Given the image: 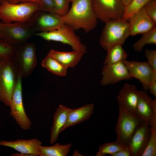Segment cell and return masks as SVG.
I'll use <instances>...</instances> for the list:
<instances>
[{
	"instance_id": "obj_22",
	"label": "cell",
	"mask_w": 156,
	"mask_h": 156,
	"mask_svg": "<svg viewBox=\"0 0 156 156\" xmlns=\"http://www.w3.org/2000/svg\"><path fill=\"white\" fill-rule=\"evenodd\" d=\"M107 53L103 62L104 65L114 64L126 60L127 54L122 47V45H114L107 51Z\"/></svg>"
},
{
	"instance_id": "obj_18",
	"label": "cell",
	"mask_w": 156,
	"mask_h": 156,
	"mask_svg": "<svg viewBox=\"0 0 156 156\" xmlns=\"http://www.w3.org/2000/svg\"><path fill=\"white\" fill-rule=\"evenodd\" d=\"M139 91L134 85L125 84L117 96L119 106L136 114Z\"/></svg>"
},
{
	"instance_id": "obj_34",
	"label": "cell",
	"mask_w": 156,
	"mask_h": 156,
	"mask_svg": "<svg viewBox=\"0 0 156 156\" xmlns=\"http://www.w3.org/2000/svg\"><path fill=\"white\" fill-rule=\"evenodd\" d=\"M149 93L156 98V70H153L148 85Z\"/></svg>"
},
{
	"instance_id": "obj_11",
	"label": "cell",
	"mask_w": 156,
	"mask_h": 156,
	"mask_svg": "<svg viewBox=\"0 0 156 156\" xmlns=\"http://www.w3.org/2000/svg\"><path fill=\"white\" fill-rule=\"evenodd\" d=\"M22 79L19 75L10 106V114L22 129L27 130L30 129L32 123L23 105Z\"/></svg>"
},
{
	"instance_id": "obj_7",
	"label": "cell",
	"mask_w": 156,
	"mask_h": 156,
	"mask_svg": "<svg viewBox=\"0 0 156 156\" xmlns=\"http://www.w3.org/2000/svg\"><path fill=\"white\" fill-rule=\"evenodd\" d=\"M16 47L14 60L19 74L25 78L31 74L37 64L36 47L33 42H27Z\"/></svg>"
},
{
	"instance_id": "obj_37",
	"label": "cell",
	"mask_w": 156,
	"mask_h": 156,
	"mask_svg": "<svg viewBox=\"0 0 156 156\" xmlns=\"http://www.w3.org/2000/svg\"><path fill=\"white\" fill-rule=\"evenodd\" d=\"M121 1L125 8L130 4L133 0H121Z\"/></svg>"
},
{
	"instance_id": "obj_32",
	"label": "cell",
	"mask_w": 156,
	"mask_h": 156,
	"mask_svg": "<svg viewBox=\"0 0 156 156\" xmlns=\"http://www.w3.org/2000/svg\"><path fill=\"white\" fill-rule=\"evenodd\" d=\"M144 51L147 63L153 70H156V50L147 49Z\"/></svg>"
},
{
	"instance_id": "obj_15",
	"label": "cell",
	"mask_w": 156,
	"mask_h": 156,
	"mask_svg": "<svg viewBox=\"0 0 156 156\" xmlns=\"http://www.w3.org/2000/svg\"><path fill=\"white\" fill-rule=\"evenodd\" d=\"M131 77L140 81L143 90H148V85L153 70L147 62L129 61L126 60L122 61Z\"/></svg>"
},
{
	"instance_id": "obj_17",
	"label": "cell",
	"mask_w": 156,
	"mask_h": 156,
	"mask_svg": "<svg viewBox=\"0 0 156 156\" xmlns=\"http://www.w3.org/2000/svg\"><path fill=\"white\" fill-rule=\"evenodd\" d=\"M42 142L38 139L33 138L28 140L18 139L15 141H0V146L12 148L19 152L39 156L40 147Z\"/></svg>"
},
{
	"instance_id": "obj_40",
	"label": "cell",
	"mask_w": 156,
	"mask_h": 156,
	"mask_svg": "<svg viewBox=\"0 0 156 156\" xmlns=\"http://www.w3.org/2000/svg\"><path fill=\"white\" fill-rule=\"evenodd\" d=\"M77 150H75L73 153V156H82Z\"/></svg>"
},
{
	"instance_id": "obj_4",
	"label": "cell",
	"mask_w": 156,
	"mask_h": 156,
	"mask_svg": "<svg viewBox=\"0 0 156 156\" xmlns=\"http://www.w3.org/2000/svg\"><path fill=\"white\" fill-rule=\"evenodd\" d=\"M105 23L99 42L106 51L115 45H122L130 35V26L127 21L114 20Z\"/></svg>"
},
{
	"instance_id": "obj_28",
	"label": "cell",
	"mask_w": 156,
	"mask_h": 156,
	"mask_svg": "<svg viewBox=\"0 0 156 156\" xmlns=\"http://www.w3.org/2000/svg\"><path fill=\"white\" fill-rule=\"evenodd\" d=\"M150 0H133L128 6L125 8L122 20L127 21L134 13L142 8Z\"/></svg>"
},
{
	"instance_id": "obj_3",
	"label": "cell",
	"mask_w": 156,
	"mask_h": 156,
	"mask_svg": "<svg viewBox=\"0 0 156 156\" xmlns=\"http://www.w3.org/2000/svg\"><path fill=\"white\" fill-rule=\"evenodd\" d=\"M39 8V4L36 2L13 4L7 0H0V20L5 23L15 22L26 23Z\"/></svg>"
},
{
	"instance_id": "obj_27",
	"label": "cell",
	"mask_w": 156,
	"mask_h": 156,
	"mask_svg": "<svg viewBox=\"0 0 156 156\" xmlns=\"http://www.w3.org/2000/svg\"><path fill=\"white\" fill-rule=\"evenodd\" d=\"M124 147L116 141L105 143L99 147V151L95 156H105L107 154L111 155Z\"/></svg>"
},
{
	"instance_id": "obj_19",
	"label": "cell",
	"mask_w": 156,
	"mask_h": 156,
	"mask_svg": "<svg viewBox=\"0 0 156 156\" xmlns=\"http://www.w3.org/2000/svg\"><path fill=\"white\" fill-rule=\"evenodd\" d=\"M71 108L62 105L57 108L54 114L52 125L51 129L50 143L52 144L57 140L59 135L67 121Z\"/></svg>"
},
{
	"instance_id": "obj_9",
	"label": "cell",
	"mask_w": 156,
	"mask_h": 156,
	"mask_svg": "<svg viewBox=\"0 0 156 156\" xmlns=\"http://www.w3.org/2000/svg\"><path fill=\"white\" fill-rule=\"evenodd\" d=\"M2 31V39L15 47L27 42L35 33L27 23L18 22L3 23Z\"/></svg>"
},
{
	"instance_id": "obj_6",
	"label": "cell",
	"mask_w": 156,
	"mask_h": 156,
	"mask_svg": "<svg viewBox=\"0 0 156 156\" xmlns=\"http://www.w3.org/2000/svg\"><path fill=\"white\" fill-rule=\"evenodd\" d=\"M71 27L64 23L57 29L48 32H41L35 33L48 41H53L68 44L73 51L83 55L87 52V47L82 43L80 38L75 33Z\"/></svg>"
},
{
	"instance_id": "obj_13",
	"label": "cell",
	"mask_w": 156,
	"mask_h": 156,
	"mask_svg": "<svg viewBox=\"0 0 156 156\" xmlns=\"http://www.w3.org/2000/svg\"><path fill=\"white\" fill-rule=\"evenodd\" d=\"M151 134L148 122L144 121L135 131L128 146L132 156H142L147 146Z\"/></svg>"
},
{
	"instance_id": "obj_38",
	"label": "cell",
	"mask_w": 156,
	"mask_h": 156,
	"mask_svg": "<svg viewBox=\"0 0 156 156\" xmlns=\"http://www.w3.org/2000/svg\"><path fill=\"white\" fill-rule=\"evenodd\" d=\"M12 156H32L31 155L21 153H14L11 155Z\"/></svg>"
},
{
	"instance_id": "obj_35",
	"label": "cell",
	"mask_w": 156,
	"mask_h": 156,
	"mask_svg": "<svg viewBox=\"0 0 156 156\" xmlns=\"http://www.w3.org/2000/svg\"><path fill=\"white\" fill-rule=\"evenodd\" d=\"M111 155L112 156H132V154L129 146H128L123 148Z\"/></svg>"
},
{
	"instance_id": "obj_12",
	"label": "cell",
	"mask_w": 156,
	"mask_h": 156,
	"mask_svg": "<svg viewBox=\"0 0 156 156\" xmlns=\"http://www.w3.org/2000/svg\"><path fill=\"white\" fill-rule=\"evenodd\" d=\"M101 74L100 83L103 86L116 83L123 80H131L128 70L122 62L117 63L104 65Z\"/></svg>"
},
{
	"instance_id": "obj_8",
	"label": "cell",
	"mask_w": 156,
	"mask_h": 156,
	"mask_svg": "<svg viewBox=\"0 0 156 156\" xmlns=\"http://www.w3.org/2000/svg\"><path fill=\"white\" fill-rule=\"evenodd\" d=\"M91 3L96 18L101 22L122 20L125 7L121 0H91Z\"/></svg>"
},
{
	"instance_id": "obj_5",
	"label": "cell",
	"mask_w": 156,
	"mask_h": 156,
	"mask_svg": "<svg viewBox=\"0 0 156 156\" xmlns=\"http://www.w3.org/2000/svg\"><path fill=\"white\" fill-rule=\"evenodd\" d=\"M144 121L136 114L119 106V116L115 129L116 141L124 147L129 146L133 134Z\"/></svg>"
},
{
	"instance_id": "obj_23",
	"label": "cell",
	"mask_w": 156,
	"mask_h": 156,
	"mask_svg": "<svg viewBox=\"0 0 156 156\" xmlns=\"http://www.w3.org/2000/svg\"><path fill=\"white\" fill-rule=\"evenodd\" d=\"M71 143L61 145L57 143L53 146L40 147L39 156H66L70 152Z\"/></svg>"
},
{
	"instance_id": "obj_20",
	"label": "cell",
	"mask_w": 156,
	"mask_h": 156,
	"mask_svg": "<svg viewBox=\"0 0 156 156\" xmlns=\"http://www.w3.org/2000/svg\"><path fill=\"white\" fill-rule=\"evenodd\" d=\"M94 108V104H86L78 108L70 110L67 121L62 131L70 126H73L88 120L92 114Z\"/></svg>"
},
{
	"instance_id": "obj_29",
	"label": "cell",
	"mask_w": 156,
	"mask_h": 156,
	"mask_svg": "<svg viewBox=\"0 0 156 156\" xmlns=\"http://www.w3.org/2000/svg\"><path fill=\"white\" fill-rule=\"evenodd\" d=\"M54 6L53 13L65 16L69 10V4L72 0H52Z\"/></svg>"
},
{
	"instance_id": "obj_31",
	"label": "cell",
	"mask_w": 156,
	"mask_h": 156,
	"mask_svg": "<svg viewBox=\"0 0 156 156\" xmlns=\"http://www.w3.org/2000/svg\"><path fill=\"white\" fill-rule=\"evenodd\" d=\"M143 7L148 15L156 24V0H150Z\"/></svg>"
},
{
	"instance_id": "obj_30",
	"label": "cell",
	"mask_w": 156,
	"mask_h": 156,
	"mask_svg": "<svg viewBox=\"0 0 156 156\" xmlns=\"http://www.w3.org/2000/svg\"><path fill=\"white\" fill-rule=\"evenodd\" d=\"M16 47L0 39V57L12 58L15 51Z\"/></svg>"
},
{
	"instance_id": "obj_36",
	"label": "cell",
	"mask_w": 156,
	"mask_h": 156,
	"mask_svg": "<svg viewBox=\"0 0 156 156\" xmlns=\"http://www.w3.org/2000/svg\"><path fill=\"white\" fill-rule=\"evenodd\" d=\"M7 1L9 3L13 4H19L28 2H34L39 3V0H7Z\"/></svg>"
},
{
	"instance_id": "obj_39",
	"label": "cell",
	"mask_w": 156,
	"mask_h": 156,
	"mask_svg": "<svg viewBox=\"0 0 156 156\" xmlns=\"http://www.w3.org/2000/svg\"><path fill=\"white\" fill-rule=\"evenodd\" d=\"M3 23L0 21V39H2L3 34L2 31V26Z\"/></svg>"
},
{
	"instance_id": "obj_16",
	"label": "cell",
	"mask_w": 156,
	"mask_h": 156,
	"mask_svg": "<svg viewBox=\"0 0 156 156\" xmlns=\"http://www.w3.org/2000/svg\"><path fill=\"white\" fill-rule=\"evenodd\" d=\"M136 114L149 123L156 116V99H153L143 90H139Z\"/></svg>"
},
{
	"instance_id": "obj_1",
	"label": "cell",
	"mask_w": 156,
	"mask_h": 156,
	"mask_svg": "<svg viewBox=\"0 0 156 156\" xmlns=\"http://www.w3.org/2000/svg\"><path fill=\"white\" fill-rule=\"evenodd\" d=\"M72 6L64 16V23L75 30L83 29L88 33L96 26L97 21L91 0H72Z\"/></svg>"
},
{
	"instance_id": "obj_24",
	"label": "cell",
	"mask_w": 156,
	"mask_h": 156,
	"mask_svg": "<svg viewBox=\"0 0 156 156\" xmlns=\"http://www.w3.org/2000/svg\"><path fill=\"white\" fill-rule=\"evenodd\" d=\"M41 65L49 71L57 76L64 77L67 74L68 68L48 54L42 61Z\"/></svg>"
},
{
	"instance_id": "obj_41",
	"label": "cell",
	"mask_w": 156,
	"mask_h": 156,
	"mask_svg": "<svg viewBox=\"0 0 156 156\" xmlns=\"http://www.w3.org/2000/svg\"><path fill=\"white\" fill-rule=\"evenodd\" d=\"M2 57H0V62L1 61V59H2Z\"/></svg>"
},
{
	"instance_id": "obj_14",
	"label": "cell",
	"mask_w": 156,
	"mask_h": 156,
	"mask_svg": "<svg viewBox=\"0 0 156 156\" xmlns=\"http://www.w3.org/2000/svg\"><path fill=\"white\" fill-rule=\"evenodd\" d=\"M128 21L130 35L132 36L143 34L156 27V24L148 15L143 7L133 14Z\"/></svg>"
},
{
	"instance_id": "obj_33",
	"label": "cell",
	"mask_w": 156,
	"mask_h": 156,
	"mask_svg": "<svg viewBox=\"0 0 156 156\" xmlns=\"http://www.w3.org/2000/svg\"><path fill=\"white\" fill-rule=\"evenodd\" d=\"M38 4L39 10L53 13L54 6L52 0H39Z\"/></svg>"
},
{
	"instance_id": "obj_10",
	"label": "cell",
	"mask_w": 156,
	"mask_h": 156,
	"mask_svg": "<svg viewBox=\"0 0 156 156\" xmlns=\"http://www.w3.org/2000/svg\"><path fill=\"white\" fill-rule=\"evenodd\" d=\"M33 30L48 32L57 29L64 23V16L38 10L27 22Z\"/></svg>"
},
{
	"instance_id": "obj_26",
	"label": "cell",
	"mask_w": 156,
	"mask_h": 156,
	"mask_svg": "<svg viewBox=\"0 0 156 156\" xmlns=\"http://www.w3.org/2000/svg\"><path fill=\"white\" fill-rule=\"evenodd\" d=\"M142 34V37L133 45L135 51H142L144 46L147 44H156V27Z\"/></svg>"
},
{
	"instance_id": "obj_21",
	"label": "cell",
	"mask_w": 156,
	"mask_h": 156,
	"mask_svg": "<svg viewBox=\"0 0 156 156\" xmlns=\"http://www.w3.org/2000/svg\"><path fill=\"white\" fill-rule=\"evenodd\" d=\"M48 54L68 68L76 66L83 55L73 51L60 52L53 49L51 50Z\"/></svg>"
},
{
	"instance_id": "obj_25",
	"label": "cell",
	"mask_w": 156,
	"mask_h": 156,
	"mask_svg": "<svg viewBox=\"0 0 156 156\" xmlns=\"http://www.w3.org/2000/svg\"><path fill=\"white\" fill-rule=\"evenodd\" d=\"M151 134L147 146L142 156L156 155V116L148 123Z\"/></svg>"
},
{
	"instance_id": "obj_2",
	"label": "cell",
	"mask_w": 156,
	"mask_h": 156,
	"mask_svg": "<svg viewBox=\"0 0 156 156\" xmlns=\"http://www.w3.org/2000/svg\"><path fill=\"white\" fill-rule=\"evenodd\" d=\"M19 75L13 57H2L0 62V101L6 106L10 107Z\"/></svg>"
}]
</instances>
